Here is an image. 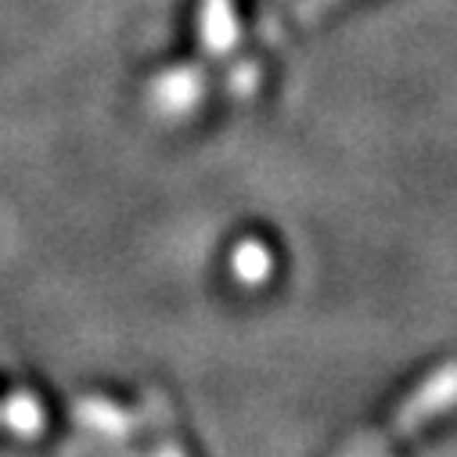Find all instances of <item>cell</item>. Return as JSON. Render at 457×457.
Here are the masks:
<instances>
[{
  "instance_id": "6da1fadb",
  "label": "cell",
  "mask_w": 457,
  "mask_h": 457,
  "mask_svg": "<svg viewBox=\"0 0 457 457\" xmlns=\"http://www.w3.org/2000/svg\"><path fill=\"white\" fill-rule=\"evenodd\" d=\"M198 97H202V72L198 69H173L162 79H155V87H152V104L170 112V116L187 112Z\"/></svg>"
},
{
  "instance_id": "7a4b0ae2",
  "label": "cell",
  "mask_w": 457,
  "mask_h": 457,
  "mask_svg": "<svg viewBox=\"0 0 457 457\" xmlns=\"http://www.w3.org/2000/svg\"><path fill=\"white\" fill-rule=\"evenodd\" d=\"M238 40L235 0H202V44L212 54L231 51Z\"/></svg>"
},
{
  "instance_id": "3957f363",
  "label": "cell",
  "mask_w": 457,
  "mask_h": 457,
  "mask_svg": "<svg viewBox=\"0 0 457 457\" xmlns=\"http://www.w3.org/2000/svg\"><path fill=\"white\" fill-rule=\"evenodd\" d=\"M231 267L245 285H260L270 274V253L260 242H242L231 256Z\"/></svg>"
},
{
  "instance_id": "277c9868",
  "label": "cell",
  "mask_w": 457,
  "mask_h": 457,
  "mask_svg": "<svg viewBox=\"0 0 457 457\" xmlns=\"http://www.w3.org/2000/svg\"><path fill=\"white\" fill-rule=\"evenodd\" d=\"M83 425L97 428V432H112V436H123L127 432V418L112 407V403H83L79 407Z\"/></svg>"
},
{
  "instance_id": "5b68a950",
  "label": "cell",
  "mask_w": 457,
  "mask_h": 457,
  "mask_svg": "<svg viewBox=\"0 0 457 457\" xmlns=\"http://www.w3.org/2000/svg\"><path fill=\"white\" fill-rule=\"evenodd\" d=\"M40 421H44V414H40V407H37L29 396H12V403H8V425H12L15 432L33 436V432L40 428Z\"/></svg>"
}]
</instances>
